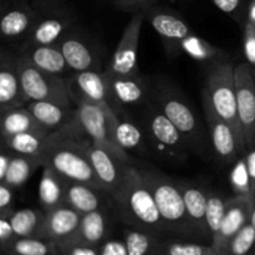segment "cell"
I'll use <instances>...</instances> for the list:
<instances>
[{"mask_svg": "<svg viewBox=\"0 0 255 255\" xmlns=\"http://www.w3.org/2000/svg\"><path fill=\"white\" fill-rule=\"evenodd\" d=\"M109 84L110 100L115 111L144 105L151 100L152 87L139 72L132 75H114L105 70Z\"/></svg>", "mask_w": 255, "mask_h": 255, "instance_id": "16", "label": "cell"}, {"mask_svg": "<svg viewBox=\"0 0 255 255\" xmlns=\"http://www.w3.org/2000/svg\"><path fill=\"white\" fill-rule=\"evenodd\" d=\"M246 156L247 166H248V172L249 177H251V183H252V191L255 194V147L253 148L248 149L247 153L244 154Z\"/></svg>", "mask_w": 255, "mask_h": 255, "instance_id": "45", "label": "cell"}, {"mask_svg": "<svg viewBox=\"0 0 255 255\" xmlns=\"http://www.w3.org/2000/svg\"><path fill=\"white\" fill-rule=\"evenodd\" d=\"M202 95L208 99L214 111L231 125L242 146L246 148L237 106L236 65L227 59L212 62L206 75Z\"/></svg>", "mask_w": 255, "mask_h": 255, "instance_id": "5", "label": "cell"}, {"mask_svg": "<svg viewBox=\"0 0 255 255\" xmlns=\"http://www.w3.org/2000/svg\"><path fill=\"white\" fill-rule=\"evenodd\" d=\"M85 152L94 168L100 187L114 197L124 181L126 167L129 164L121 162L106 149L92 143L90 139L85 144Z\"/></svg>", "mask_w": 255, "mask_h": 255, "instance_id": "19", "label": "cell"}, {"mask_svg": "<svg viewBox=\"0 0 255 255\" xmlns=\"http://www.w3.org/2000/svg\"><path fill=\"white\" fill-rule=\"evenodd\" d=\"M17 66L25 101H50L65 106H75L64 77L41 71L19 55Z\"/></svg>", "mask_w": 255, "mask_h": 255, "instance_id": "9", "label": "cell"}, {"mask_svg": "<svg viewBox=\"0 0 255 255\" xmlns=\"http://www.w3.org/2000/svg\"><path fill=\"white\" fill-rule=\"evenodd\" d=\"M15 51L19 56L29 61L41 71L60 77H69L71 69L65 60L57 44L54 45H19Z\"/></svg>", "mask_w": 255, "mask_h": 255, "instance_id": "22", "label": "cell"}, {"mask_svg": "<svg viewBox=\"0 0 255 255\" xmlns=\"http://www.w3.org/2000/svg\"><path fill=\"white\" fill-rule=\"evenodd\" d=\"M37 20L29 36L20 45L57 44L70 30L77 26V15L62 0H35Z\"/></svg>", "mask_w": 255, "mask_h": 255, "instance_id": "7", "label": "cell"}, {"mask_svg": "<svg viewBox=\"0 0 255 255\" xmlns=\"http://www.w3.org/2000/svg\"><path fill=\"white\" fill-rule=\"evenodd\" d=\"M74 136H86V134L82 131L81 127L60 129V131L26 132V133L1 137V147H5L14 153L37 157L45 161L46 154L59 142Z\"/></svg>", "mask_w": 255, "mask_h": 255, "instance_id": "13", "label": "cell"}, {"mask_svg": "<svg viewBox=\"0 0 255 255\" xmlns=\"http://www.w3.org/2000/svg\"><path fill=\"white\" fill-rule=\"evenodd\" d=\"M112 136L117 146L128 154H149L146 134L139 121L132 119L127 110L115 111Z\"/></svg>", "mask_w": 255, "mask_h": 255, "instance_id": "23", "label": "cell"}, {"mask_svg": "<svg viewBox=\"0 0 255 255\" xmlns=\"http://www.w3.org/2000/svg\"><path fill=\"white\" fill-rule=\"evenodd\" d=\"M139 169L153 194L168 237L198 242L187 214L178 181L153 169Z\"/></svg>", "mask_w": 255, "mask_h": 255, "instance_id": "3", "label": "cell"}, {"mask_svg": "<svg viewBox=\"0 0 255 255\" xmlns=\"http://www.w3.org/2000/svg\"><path fill=\"white\" fill-rule=\"evenodd\" d=\"M255 252V229L251 222L243 227L226 247L222 255H252Z\"/></svg>", "mask_w": 255, "mask_h": 255, "instance_id": "38", "label": "cell"}, {"mask_svg": "<svg viewBox=\"0 0 255 255\" xmlns=\"http://www.w3.org/2000/svg\"><path fill=\"white\" fill-rule=\"evenodd\" d=\"M229 182H231L232 189L237 196H252V183L249 177L248 166H247L246 156H241L232 164L231 174H229Z\"/></svg>", "mask_w": 255, "mask_h": 255, "instance_id": "39", "label": "cell"}, {"mask_svg": "<svg viewBox=\"0 0 255 255\" xmlns=\"http://www.w3.org/2000/svg\"><path fill=\"white\" fill-rule=\"evenodd\" d=\"M57 45L64 54L72 72L101 70V57L89 37L81 34L77 26L70 30Z\"/></svg>", "mask_w": 255, "mask_h": 255, "instance_id": "18", "label": "cell"}, {"mask_svg": "<svg viewBox=\"0 0 255 255\" xmlns=\"http://www.w3.org/2000/svg\"><path fill=\"white\" fill-rule=\"evenodd\" d=\"M213 249L211 244L191 239L166 237L163 239L161 255H204Z\"/></svg>", "mask_w": 255, "mask_h": 255, "instance_id": "37", "label": "cell"}, {"mask_svg": "<svg viewBox=\"0 0 255 255\" xmlns=\"http://www.w3.org/2000/svg\"><path fill=\"white\" fill-rule=\"evenodd\" d=\"M11 187L0 183V217H10L15 212V197Z\"/></svg>", "mask_w": 255, "mask_h": 255, "instance_id": "41", "label": "cell"}, {"mask_svg": "<svg viewBox=\"0 0 255 255\" xmlns=\"http://www.w3.org/2000/svg\"><path fill=\"white\" fill-rule=\"evenodd\" d=\"M65 80L74 105L76 101H87L100 105L105 109H114L111 106L109 84H107L105 70L72 72Z\"/></svg>", "mask_w": 255, "mask_h": 255, "instance_id": "17", "label": "cell"}, {"mask_svg": "<svg viewBox=\"0 0 255 255\" xmlns=\"http://www.w3.org/2000/svg\"><path fill=\"white\" fill-rule=\"evenodd\" d=\"M64 203L84 216L100 209H107L109 203H114V198L97 186L67 182Z\"/></svg>", "mask_w": 255, "mask_h": 255, "instance_id": "27", "label": "cell"}, {"mask_svg": "<svg viewBox=\"0 0 255 255\" xmlns=\"http://www.w3.org/2000/svg\"><path fill=\"white\" fill-rule=\"evenodd\" d=\"M81 218L82 216L79 212L72 209L67 204H61L51 211L45 212L44 222L37 237L54 243L67 241L79 228Z\"/></svg>", "mask_w": 255, "mask_h": 255, "instance_id": "24", "label": "cell"}, {"mask_svg": "<svg viewBox=\"0 0 255 255\" xmlns=\"http://www.w3.org/2000/svg\"><path fill=\"white\" fill-rule=\"evenodd\" d=\"M112 198L120 219L126 227L168 237L153 194L138 167H126L124 181Z\"/></svg>", "mask_w": 255, "mask_h": 255, "instance_id": "1", "label": "cell"}, {"mask_svg": "<svg viewBox=\"0 0 255 255\" xmlns=\"http://www.w3.org/2000/svg\"><path fill=\"white\" fill-rule=\"evenodd\" d=\"M16 238L9 217H0V249H4Z\"/></svg>", "mask_w": 255, "mask_h": 255, "instance_id": "44", "label": "cell"}, {"mask_svg": "<svg viewBox=\"0 0 255 255\" xmlns=\"http://www.w3.org/2000/svg\"><path fill=\"white\" fill-rule=\"evenodd\" d=\"M211 1L224 14L229 15L234 20L244 25V21L242 20L244 10V0H211Z\"/></svg>", "mask_w": 255, "mask_h": 255, "instance_id": "40", "label": "cell"}, {"mask_svg": "<svg viewBox=\"0 0 255 255\" xmlns=\"http://www.w3.org/2000/svg\"><path fill=\"white\" fill-rule=\"evenodd\" d=\"M0 251L10 255H55V243L39 237H16Z\"/></svg>", "mask_w": 255, "mask_h": 255, "instance_id": "35", "label": "cell"}, {"mask_svg": "<svg viewBox=\"0 0 255 255\" xmlns=\"http://www.w3.org/2000/svg\"><path fill=\"white\" fill-rule=\"evenodd\" d=\"M254 196L255 194H252V196L233 194V196H231L221 228L211 243L214 251L222 253L228 246L231 239L246 224L249 223L254 203Z\"/></svg>", "mask_w": 255, "mask_h": 255, "instance_id": "21", "label": "cell"}, {"mask_svg": "<svg viewBox=\"0 0 255 255\" xmlns=\"http://www.w3.org/2000/svg\"><path fill=\"white\" fill-rule=\"evenodd\" d=\"M204 255H222V254L218 253V252H216V251H214V249H212V251L209 252V253H207V254H204Z\"/></svg>", "mask_w": 255, "mask_h": 255, "instance_id": "49", "label": "cell"}, {"mask_svg": "<svg viewBox=\"0 0 255 255\" xmlns=\"http://www.w3.org/2000/svg\"><path fill=\"white\" fill-rule=\"evenodd\" d=\"M151 100L183 134L192 152L203 158L213 154L208 129L204 128L193 107L178 87L167 79H158L152 87Z\"/></svg>", "mask_w": 255, "mask_h": 255, "instance_id": "2", "label": "cell"}, {"mask_svg": "<svg viewBox=\"0 0 255 255\" xmlns=\"http://www.w3.org/2000/svg\"><path fill=\"white\" fill-rule=\"evenodd\" d=\"M47 131L35 120L26 106L16 107L1 112V137L26 133V132Z\"/></svg>", "mask_w": 255, "mask_h": 255, "instance_id": "31", "label": "cell"}, {"mask_svg": "<svg viewBox=\"0 0 255 255\" xmlns=\"http://www.w3.org/2000/svg\"><path fill=\"white\" fill-rule=\"evenodd\" d=\"M178 183L183 193L187 214L197 239L201 243L211 244L206 222L208 188H204L201 184L186 179L178 181Z\"/></svg>", "mask_w": 255, "mask_h": 255, "instance_id": "25", "label": "cell"}, {"mask_svg": "<svg viewBox=\"0 0 255 255\" xmlns=\"http://www.w3.org/2000/svg\"><path fill=\"white\" fill-rule=\"evenodd\" d=\"M252 255H255V252H254V253H253V254H252Z\"/></svg>", "mask_w": 255, "mask_h": 255, "instance_id": "51", "label": "cell"}, {"mask_svg": "<svg viewBox=\"0 0 255 255\" xmlns=\"http://www.w3.org/2000/svg\"><path fill=\"white\" fill-rule=\"evenodd\" d=\"M45 212L41 208L15 209L9 217L16 237H37L44 222Z\"/></svg>", "mask_w": 255, "mask_h": 255, "instance_id": "34", "label": "cell"}, {"mask_svg": "<svg viewBox=\"0 0 255 255\" xmlns=\"http://www.w3.org/2000/svg\"><path fill=\"white\" fill-rule=\"evenodd\" d=\"M231 197H227L222 192L216 189H208V198H207V231H208L209 241H213L216 234L218 233L222 226L224 216H226L227 206Z\"/></svg>", "mask_w": 255, "mask_h": 255, "instance_id": "36", "label": "cell"}, {"mask_svg": "<svg viewBox=\"0 0 255 255\" xmlns=\"http://www.w3.org/2000/svg\"><path fill=\"white\" fill-rule=\"evenodd\" d=\"M246 22H251V24L255 25V0H252L249 2L248 10H247Z\"/></svg>", "mask_w": 255, "mask_h": 255, "instance_id": "47", "label": "cell"}, {"mask_svg": "<svg viewBox=\"0 0 255 255\" xmlns=\"http://www.w3.org/2000/svg\"><path fill=\"white\" fill-rule=\"evenodd\" d=\"M236 91L239 121L248 151L255 147V69L249 62L236 65Z\"/></svg>", "mask_w": 255, "mask_h": 255, "instance_id": "11", "label": "cell"}, {"mask_svg": "<svg viewBox=\"0 0 255 255\" xmlns=\"http://www.w3.org/2000/svg\"><path fill=\"white\" fill-rule=\"evenodd\" d=\"M1 255H10V254H7V253H4V252H1Z\"/></svg>", "mask_w": 255, "mask_h": 255, "instance_id": "50", "label": "cell"}, {"mask_svg": "<svg viewBox=\"0 0 255 255\" xmlns=\"http://www.w3.org/2000/svg\"><path fill=\"white\" fill-rule=\"evenodd\" d=\"M164 238L166 237L126 227L122 237L125 243V255H161Z\"/></svg>", "mask_w": 255, "mask_h": 255, "instance_id": "30", "label": "cell"}, {"mask_svg": "<svg viewBox=\"0 0 255 255\" xmlns=\"http://www.w3.org/2000/svg\"><path fill=\"white\" fill-rule=\"evenodd\" d=\"M67 181L51 167L42 166L39 183V203L44 212H49L64 204Z\"/></svg>", "mask_w": 255, "mask_h": 255, "instance_id": "29", "label": "cell"}, {"mask_svg": "<svg viewBox=\"0 0 255 255\" xmlns=\"http://www.w3.org/2000/svg\"><path fill=\"white\" fill-rule=\"evenodd\" d=\"M36 2L26 0H9L1 5L0 34L9 44H22L37 20Z\"/></svg>", "mask_w": 255, "mask_h": 255, "instance_id": "15", "label": "cell"}, {"mask_svg": "<svg viewBox=\"0 0 255 255\" xmlns=\"http://www.w3.org/2000/svg\"><path fill=\"white\" fill-rule=\"evenodd\" d=\"M76 117L82 131L87 138L96 146L126 164H132L131 154L120 148L112 136V120L115 117L114 109H105L100 105L87 101L75 102Z\"/></svg>", "mask_w": 255, "mask_h": 255, "instance_id": "8", "label": "cell"}, {"mask_svg": "<svg viewBox=\"0 0 255 255\" xmlns=\"http://www.w3.org/2000/svg\"><path fill=\"white\" fill-rule=\"evenodd\" d=\"M27 107L37 122L47 131L77 128L80 126L75 106H65L50 101H29Z\"/></svg>", "mask_w": 255, "mask_h": 255, "instance_id": "26", "label": "cell"}, {"mask_svg": "<svg viewBox=\"0 0 255 255\" xmlns=\"http://www.w3.org/2000/svg\"><path fill=\"white\" fill-rule=\"evenodd\" d=\"M12 152L9 151L5 147H1V153H0V182L5 178L6 172L9 169L10 162H11Z\"/></svg>", "mask_w": 255, "mask_h": 255, "instance_id": "46", "label": "cell"}, {"mask_svg": "<svg viewBox=\"0 0 255 255\" xmlns=\"http://www.w3.org/2000/svg\"><path fill=\"white\" fill-rule=\"evenodd\" d=\"M181 51L188 55L191 59L201 62H211L212 64V62L226 59V54L223 50L193 32L182 41Z\"/></svg>", "mask_w": 255, "mask_h": 255, "instance_id": "33", "label": "cell"}, {"mask_svg": "<svg viewBox=\"0 0 255 255\" xmlns=\"http://www.w3.org/2000/svg\"><path fill=\"white\" fill-rule=\"evenodd\" d=\"M144 11L134 12L125 27L106 71L114 75H132L138 71V46Z\"/></svg>", "mask_w": 255, "mask_h": 255, "instance_id": "14", "label": "cell"}, {"mask_svg": "<svg viewBox=\"0 0 255 255\" xmlns=\"http://www.w3.org/2000/svg\"><path fill=\"white\" fill-rule=\"evenodd\" d=\"M144 16L161 37L167 56L169 59L178 56L182 52V41L193 32L186 20L172 10L158 5L144 10Z\"/></svg>", "mask_w": 255, "mask_h": 255, "instance_id": "12", "label": "cell"}, {"mask_svg": "<svg viewBox=\"0 0 255 255\" xmlns=\"http://www.w3.org/2000/svg\"><path fill=\"white\" fill-rule=\"evenodd\" d=\"M87 141V136H74L59 142L46 154L44 166L51 167L67 182H80L100 187L94 168L85 152Z\"/></svg>", "mask_w": 255, "mask_h": 255, "instance_id": "6", "label": "cell"}, {"mask_svg": "<svg viewBox=\"0 0 255 255\" xmlns=\"http://www.w3.org/2000/svg\"><path fill=\"white\" fill-rule=\"evenodd\" d=\"M109 213H107V209H100V211L84 214L74 236L61 243L76 244V246L90 247V248H101L102 244L109 239Z\"/></svg>", "mask_w": 255, "mask_h": 255, "instance_id": "28", "label": "cell"}, {"mask_svg": "<svg viewBox=\"0 0 255 255\" xmlns=\"http://www.w3.org/2000/svg\"><path fill=\"white\" fill-rule=\"evenodd\" d=\"M112 1L120 10L134 14V12L144 11V10L154 6L162 0H112ZM171 1H174V0H171Z\"/></svg>", "mask_w": 255, "mask_h": 255, "instance_id": "42", "label": "cell"}, {"mask_svg": "<svg viewBox=\"0 0 255 255\" xmlns=\"http://www.w3.org/2000/svg\"><path fill=\"white\" fill-rule=\"evenodd\" d=\"M202 106H203L212 152L221 163L232 166L233 163H236L239 157L247 153L246 148L242 146L241 141L237 137L231 125L224 121L214 111L208 99L204 95H202Z\"/></svg>", "mask_w": 255, "mask_h": 255, "instance_id": "10", "label": "cell"}, {"mask_svg": "<svg viewBox=\"0 0 255 255\" xmlns=\"http://www.w3.org/2000/svg\"><path fill=\"white\" fill-rule=\"evenodd\" d=\"M251 224L254 227L255 229V196H254V203H253V208H252V214H251Z\"/></svg>", "mask_w": 255, "mask_h": 255, "instance_id": "48", "label": "cell"}, {"mask_svg": "<svg viewBox=\"0 0 255 255\" xmlns=\"http://www.w3.org/2000/svg\"><path fill=\"white\" fill-rule=\"evenodd\" d=\"M139 124L146 134L149 154L167 163L181 164L188 159L191 148L183 134L152 100L143 105Z\"/></svg>", "mask_w": 255, "mask_h": 255, "instance_id": "4", "label": "cell"}, {"mask_svg": "<svg viewBox=\"0 0 255 255\" xmlns=\"http://www.w3.org/2000/svg\"><path fill=\"white\" fill-rule=\"evenodd\" d=\"M244 54L252 66L255 67V25L244 24Z\"/></svg>", "mask_w": 255, "mask_h": 255, "instance_id": "43", "label": "cell"}, {"mask_svg": "<svg viewBox=\"0 0 255 255\" xmlns=\"http://www.w3.org/2000/svg\"><path fill=\"white\" fill-rule=\"evenodd\" d=\"M26 105L17 66V54L2 47L0 52V112Z\"/></svg>", "mask_w": 255, "mask_h": 255, "instance_id": "20", "label": "cell"}, {"mask_svg": "<svg viewBox=\"0 0 255 255\" xmlns=\"http://www.w3.org/2000/svg\"><path fill=\"white\" fill-rule=\"evenodd\" d=\"M42 166H44V159L12 152L11 162H10L6 176L0 183L7 184L12 189L21 188L37 169L42 168Z\"/></svg>", "mask_w": 255, "mask_h": 255, "instance_id": "32", "label": "cell"}]
</instances>
